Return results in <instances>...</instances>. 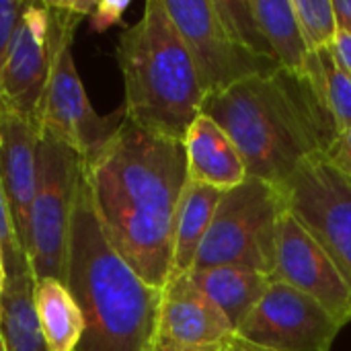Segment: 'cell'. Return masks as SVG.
<instances>
[{"instance_id":"6da1fadb","label":"cell","mask_w":351,"mask_h":351,"mask_svg":"<svg viewBox=\"0 0 351 351\" xmlns=\"http://www.w3.org/2000/svg\"><path fill=\"white\" fill-rule=\"evenodd\" d=\"M84 177L109 243L146 284L162 290L171 274L175 214L187 183L183 142L123 119L84 162Z\"/></svg>"},{"instance_id":"7a4b0ae2","label":"cell","mask_w":351,"mask_h":351,"mask_svg":"<svg viewBox=\"0 0 351 351\" xmlns=\"http://www.w3.org/2000/svg\"><path fill=\"white\" fill-rule=\"evenodd\" d=\"M204 113L234 142L247 175L278 187L327 156L339 136L315 78L284 68L208 97Z\"/></svg>"},{"instance_id":"3957f363","label":"cell","mask_w":351,"mask_h":351,"mask_svg":"<svg viewBox=\"0 0 351 351\" xmlns=\"http://www.w3.org/2000/svg\"><path fill=\"white\" fill-rule=\"evenodd\" d=\"M64 284L84 317L76 351H144L150 346L162 290L146 284L105 237L84 169L72 208Z\"/></svg>"},{"instance_id":"277c9868","label":"cell","mask_w":351,"mask_h":351,"mask_svg":"<svg viewBox=\"0 0 351 351\" xmlns=\"http://www.w3.org/2000/svg\"><path fill=\"white\" fill-rule=\"evenodd\" d=\"M115 58L123 76L125 119L183 142L204 113L206 90L165 0L146 2L140 21L119 35Z\"/></svg>"},{"instance_id":"5b68a950","label":"cell","mask_w":351,"mask_h":351,"mask_svg":"<svg viewBox=\"0 0 351 351\" xmlns=\"http://www.w3.org/2000/svg\"><path fill=\"white\" fill-rule=\"evenodd\" d=\"M288 210L286 191L257 177L224 191L193 269L234 265L271 278L276 267L278 226Z\"/></svg>"},{"instance_id":"8992f818","label":"cell","mask_w":351,"mask_h":351,"mask_svg":"<svg viewBox=\"0 0 351 351\" xmlns=\"http://www.w3.org/2000/svg\"><path fill=\"white\" fill-rule=\"evenodd\" d=\"M93 0L29 2L0 66V105L39 128L56 53L66 33L88 19Z\"/></svg>"},{"instance_id":"52a82bcc","label":"cell","mask_w":351,"mask_h":351,"mask_svg":"<svg viewBox=\"0 0 351 351\" xmlns=\"http://www.w3.org/2000/svg\"><path fill=\"white\" fill-rule=\"evenodd\" d=\"M84 162L62 142L39 136L37 185L29 214L27 257L33 280L53 278L64 282L72 208Z\"/></svg>"},{"instance_id":"ba28073f","label":"cell","mask_w":351,"mask_h":351,"mask_svg":"<svg viewBox=\"0 0 351 351\" xmlns=\"http://www.w3.org/2000/svg\"><path fill=\"white\" fill-rule=\"evenodd\" d=\"M165 8L193 58L206 99L245 78L280 68L241 43L222 19L216 0H165Z\"/></svg>"},{"instance_id":"9c48e42d","label":"cell","mask_w":351,"mask_h":351,"mask_svg":"<svg viewBox=\"0 0 351 351\" xmlns=\"http://www.w3.org/2000/svg\"><path fill=\"white\" fill-rule=\"evenodd\" d=\"M341 329L315 298L271 280L237 337L267 351H331Z\"/></svg>"},{"instance_id":"30bf717a","label":"cell","mask_w":351,"mask_h":351,"mask_svg":"<svg viewBox=\"0 0 351 351\" xmlns=\"http://www.w3.org/2000/svg\"><path fill=\"white\" fill-rule=\"evenodd\" d=\"M284 191L288 210L323 245L351 284V177L323 156L306 162Z\"/></svg>"},{"instance_id":"8fae6325","label":"cell","mask_w":351,"mask_h":351,"mask_svg":"<svg viewBox=\"0 0 351 351\" xmlns=\"http://www.w3.org/2000/svg\"><path fill=\"white\" fill-rule=\"evenodd\" d=\"M74 31L60 41L51 78L45 90L39 132L68 146L84 162L90 160L125 119L123 107L111 115H99L86 97L72 60Z\"/></svg>"},{"instance_id":"7c38bea8","label":"cell","mask_w":351,"mask_h":351,"mask_svg":"<svg viewBox=\"0 0 351 351\" xmlns=\"http://www.w3.org/2000/svg\"><path fill=\"white\" fill-rule=\"evenodd\" d=\"M271 280L315 298L337 323H351V284L323 245L286 210L278 226L276 267Z\"/></svg>"},{"instance_id":"4fadbf2b","label":"cell","mask_w":351,"mask_h":351,"mask_svg":"<svg viewBox=\"0 0 351 351\" xmlns=\"http://www.w3.org/2000/svg\"><path fill=\"white\" fill-rule=\"evenodd\" d=\"M234 335L226 315L187 274L167 280L152 341L177 348H218L228 346Z\"/></svg>"},{"instance_id":"5bb4252c","label":"cell","mask_w":351,"mask_h":351,"mask_svg":"<svg viewBox=\"0 0 351 351\" xmlns=\"http://www.w3.org/2000/svg\"><path fill=\"white\" fill-rule=\"evenodd\" d=\"M39 128L0 105V181L6 191L19 239L27 253L29 214L37 185Z\"/></svg>"},{"instance_id":"9a60e30c","label":"cell","mask_w":351,"mask_h":351,"mask_svg":"<svg viewBox=\"0 0 351 351\" xmlns=\"http://www.w3.org/2000/svg\"><path fill=\"white\" fill-rule=\"evenodd\" d=\"M183 146L187 158V179L193 183L230 191L249 177L234 142L206 113L189 125Z\"/></svg>"},{"instance_id":"2e32d148","label":"cell","mask_w":351,"mask_h":351,"mask_svg":"<svg viewBox=\"0 0 351 351\" xmlns=\"http://www.w3.org/2000/svg\"><path fill=\"white\" fill-rule=\"evenodd\" d=\"M224 191L193 183L187 179L173 226V253H171V278L185 276L193 269L197 251L210 230L216 208Z\"/></svg>"},{"instance_id":"e0dca14e","label":"cell","mask_w":351,"mask_h":351,"mask_svg":"<svg viewBox=\"0 0 351 351\" xmlns=\"http://www.w3.org/2000/svg\"><path fill=\"white\" fill-rule=\"evenodd\" d=\"M187 276L226 315L234 331L271 284L269 276L234 265L191 269Z\"/></svg>"},{"instance_id":"ac0fdd59","label":"cell","mask_w":351,"mask_h":351,"mask_svg":"<svg viewBox=\"0 0 351 351\" xmlns=\"http://www.w3.org/2000/svg\"><path fill=\"white\" fill-rule=\"evenodd\" d=\"M35 311L49 351H76L84 335V317L64 282L45 278L33 288Z\"/></svg>"},{"instance_id":"d6986e66","label":"cell","mask_w":351,"mask_h":351,"mask_svg":"<svg viewBox=\"0 0 351 351\" xmlns=\"http://www.w3.org/2000/svg\"><path fill=\"white\" fill-rule=\"evenodd\" d=\"M265 43L280 68L306 74L313 51L308 49L292 0H251Z\"/></svg>"},{"instance_id":"ffe728a7","label":"cell","mask_w":351,"mask_h":351,"mask_svg":"<svg viewBox=\"0 0 351 351\" xmlns=\"http://www.w3.org/2000/svg\"><path fill=\"white\" fill-rule=\"evenodd\" d=\"M33 274L6 278L0 296V337L6 351H49L39 327Z\"/></svg>"},{"instance_id":"44dd1931","label":"cell","mask_w":351,"mask_h":351,"mask_svg":"<svg viewBox=\"0 0 351 351\" xmlns=\"http://www.w3.org/2000/svg\"><path fill=\"white\" fill-rule=\"evenodd\" d=\"M306 74L319 84L325 105L341 134L351 125V76L335 53V45L311 56Z\"/></svg>"},{"instance_id":"7402d4cb","label":"cell","mask_w":351,"mask_h":351,"mask_svg":"<svg viewBox=\"0 0 351 351\" xmlns=\"http://www.w3.org/2000/svg\"><path fill=\"white\" fill-rule=\"evenodd\" d=\"M292 6L302 37L313 53L335 45L339 27L331 0H292Z\"/></svg>"},{"instance_id":"603a6c76","label":"cell","mask_w":351,"mask_h":351,"mask_svg":"<svg viewBox=\"0 0 351 351\" xmlns=\"http://www.w3.org/2000/svg\"><path fill=\"white\" fill-rule=\"evenodd\" d=\"M216 4H218L222 19L226 21L230 31L241 39L243 45H247L257 56H263V58L276 62L265 43V37L259 29V23L255 19L251 0H216Z\"/></svg>"},{"instance_id":"cb8c5ba5","label":"cell","mask_w":351,"mask_h":351,"mask_svg":"<svg viewBox=\"0 0 351 351\" xmlns=\"http://www.w3.org/2000/svg\"><path fill=\"white\" fill-rule=\"evenodd\" d=\"M0 253H2L6 278H14V276L31 271L29 257L19 239L16 224H14L12 210H10L6 191L2 187V181H0Z\"/></svg>"},{"instance_id":"d4e9b609","label":"cell","mask_w":351,"mask_h":351,"mask_svg":"<svg viewBox=\"0 0 351 351\" xmlns=\"http://www.w3.org/2000/svg\"><path fill=\"white\" fill-rule=\"evenodd\" d=\"M27 0H0V66L10 47L14 31L27 8Z\"/></svg>"},{"instance_id":"484cf974","label":"cell","mask_w":351,"mask_h":351,"mask_svg":"<svg viewBox=\"0 0 351 351\" xmlns=\"http://www.w3.org/2000/svg\"><path fill=\"white\" fill-rule=\"evenodd\" d=\"M130 2H115V0H103V2H97L93 14L88 16L90 19V27L95 31H105L113 25H117L123 16V12L128 10Z\"/></svg>"},{"instance_id":"4316f807","label":"cell","mask_w":351,"mask_h":351,"mask_svg":"<svg viewBox=\"0 0 351 351\" xmlns=\"http://www.w3.org/2000/svg\"><path fill=\"white\" fill-rule=\"evenodd\" d=\"M327 158H329L341 173H346L348 177H351V125L350 128H346V130L337 136V140H335L331 152L327 154Z\"/></svg>"},{"instance_id":"83f0119b","label":"cell","mask_w":351,"mask_h":351,"mask_svg":"<svg viewBox=\"0 0 351 351\" xmlns=\"http://www.w3.org/2000/svg\"><path fill=\"white\" fill-rule=\"evenodd\" d=\"M335 16H337V27L341 33L351 35V0H335L333 2Z\"/></svg>"},{"instance_id":"f1b7e54d","label":"cell","mask_w":351,"mask_h":351,"mask_svg":"<svg viewBox=\"0 0 351 351\" xmlns=\"http://www.w3.org/2000/svg\"><path fill=\"white\" fill-rule=\"evenodd\" d=\"M335 53H337L339 62L343 64V68L348 70V74L351 76V35L339 31V35L335 39Z\"/></svg>"},{"instance_id":"f546056e","label":"cell","mask_w":351,"mask_h":351,"mask_svg":"<svg viewBox=\"0 0 351 351\" xmlns=\"http://www.w3.org/2000/svg\"><path fill=\"white\" fill-rule=\"evenodd\" d=\"M228 346H218V348H177V346H167V343H158L152 341L150 350L152 351H226Z\"/></svg>"},{"instance_id":"4dcf8cb0","label":"cell","mask_w":351,"mask_h":351,"mask_svg":"<svg viewBox=\"0 0 351 351\" xmlns=\"http://www.w3.org/2000/svg\"><path fill=\"white\" fill-rule=\"evenodd\" d=\"M226 351H267L263 350V348H259V346H253V343H249V341H245V339H241V337H232V341L228 343V348Z\"/></svg>"},{"instance_id":"1f68e13d","label":"cell","mask_w":351,"mask_h":351,"mask_svg":"<svg viewBox=\"0 0 351 351\" xmlns=\"http://www.w3.org/2000/svg\"><path fill=\"white\" fill-rule=\"evenodd\" d=\"M4 284H6V271H4V261H2V253H0V296H2Z\"/></svg>"},{"instance_id":"d6a6232c","label":"cell","mask_w":351,"mask_h":351,"mask_svg":"<svg viewBox=\"0 0 351 351\" xmlns=\"http://www.w3.org/2000/svg\"><path fill=\"white\" fill-rule=\"evenodd\" d=\"M0 351H6L4 350V343H2V337H0Z\"/></svg>"},{"instance_id":"836d02e7","label":"cell","mask_w":351,"mask_h":351,"mask_svg":"<svg viewBox=\"0 0 351 351\" xmlns=\"http://www.w3.org/2000/svg\"><path fill=\"white\" fill-rule=\"evenodd\" d=\"M150 343H152V341H150ZM144 351H152V350H150V346H148V348H146V350H144Z\"/></svg>"}]
</instances>
